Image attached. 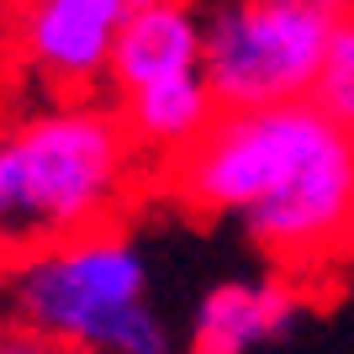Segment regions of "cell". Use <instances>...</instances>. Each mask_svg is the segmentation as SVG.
I'll return each instance as SVG.
<instances>
[{
	"label": "cell",
	"mask_w": 354,
	"mask_h": 354,
	"mask_svg": "<svg viewBox=\"0 0 354 354\" xmlns=\"http://www.w3.org/2000/svg\"><path fill=\"white\" fill-rule=\"evenodd\" d=\"M153 180L169 207L233 222L265 270L312 291L354 270V127L323 101L217 111Z\"/></svg>",
	"instance_id": "obj_1"
},
{
	"label": "cell",
	"mask_w": 354,
	"mask_h": 354,
	"mask_svg": "<svg viewBox=\"0 0 354 354\" xmlns=\"http://www.w3.org/2000/svg\"><path fill=\"white\" fill-rule=\"evenodd\" d=\"M143 175L153 169L95 95L48 101L0 122V254L117 227Z\"/></svg>",
	"instance_id": "obj_2"
},
{
	"label": "cell",
	"mask_w": 354,
	"mask_h": 354,
	"mask_svg": "<svg viewBox=\"0 0 354 354\" xmlns=\"http://www.w3.org/2000/svg\"><path fill=\"white\" fill-rule=\"evenodd\" d=\"M0 296L11 328L43 333L69 354H175V328L153 301L148 249L122 222L16 254Z\"/></svg>",
	"instance_id": "obj_3"
},
{
	"label": "cell",
	"mask_w": 354,
	"mask_h": 354,
	"mask_svg": "<svg viewBox=\"0 0 354 354\" xmlns=\"http://www.w3.org/2000/svg\"><path fill=\"white\" fill-rule=\"evenodd\" d=\"M349 6L354 0H201L217 111L317 101Z\"/></svg>",
	"instance_id": "obj_4"
},
{
	"label": "cell",
	"mask_w": 354,
	"mask_h": 354,
	"mask_svg": "<svg viewBox=\"0 0 354 354\" xmlns=\"http://www.w3.org/2000/svg\"><path fill=\"white\" fill-rule=\"evenodd\" d=\"M153 0H6V37L16 64L53 101L95 95L111 48Z\"/></svg>",
	"instance_id": "obj_5"
},
{
	"label": "cell",
	"mask_w": 354,
	"mask_h": 354,
	"mask_svg": "<svg viewBox=\"0 0 354 354\" xmlns=\"http://www.w3.org/2000/svg\"><path fill=\"white\" fill-rule=\"evenodd\" d=\"M317 296L323 291L291 281L281 270L212 281L191 301V317L180 328V354H259L307 323Z\"/></svg>",
	"instance_id": "obj_6"
},
{
	"label": "cell",
	"mask_w": 354,
	"mask_h": 354,
	"mask_svg": "<svg viewBox=\"0 0 354 354\" xmlns=\"http://www.w3.org/2000/svg\"><path fill=\"white\" fill-rule=\"evenodd\" d=\"M207 69V21H201V0H153L148 11L127 21V32L111 48L101 95L117 101L127 90L159 85L175 74Z\"/></svg>",
	"instance_id": "obj_7"
},
{
	"label": "cell",
	"mask_w": 354,
	"mask_h": 354,
	"mask_svg": "<svg viewBox=\"0 0 354 354\" xmlns=\"http://www.w3.org/2000/svg\"><path fill=\"white\" fill-rule=\"evenodd\" d=\"M317 101H323L344 127H354V6H349V16H344L339 37H333V53H328Z\"/></svg>",
	"instance_id": "obj_8"
},
{
	"label": "cell",
	"mask_w": 354,
	"mask_h": 354,
	"mask_svg": "<svg viewBox=\"0 0 354 354\" xmlns=\"http://www.w3.org/2000/svg\"><path fill=\"white\" fill-rule=\"evenodd\" d=\"M0 354H69V349H59L43 333H27V328H6L0 333Z\"/></svg>",
	"instance_id": "obj_9"
}]
</instances>
